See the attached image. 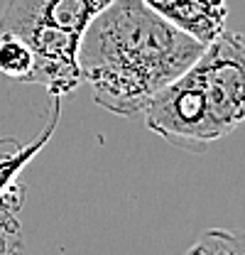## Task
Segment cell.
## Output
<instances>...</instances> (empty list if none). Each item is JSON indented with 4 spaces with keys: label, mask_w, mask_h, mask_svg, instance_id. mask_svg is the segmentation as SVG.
Wrapping results in <instances>:
<instances>
[{
    "label": "cell",
    "mask_w": 245,
    "mask_h": 255,
    "mask_svg": "<svg viewBox=\"0 0 245 255\" xmlns=\"http://www.w3.org/2000/svg\"><path fill=\"white\" fill-rule=\"evenodd\" d=\"M147 130L184 150H204L245 121V37L223 32L142 111Z\"/></svg>",
    "instance_id": "cell-2"
},
{
    "label": "cell",
    "mask_w": 245,
    "mask_h": 255,
    "mask_svg": "<svg viewBox=\"0 0 245 255\" xmlns=\"http://www.w3.org/2000/svg\"><path fill=\"white\" fill-rule=\"evenodd\" d=\"M162 20L186 32L204 47L226 32L228 0H142Z\"/></svg>",
    "instance_id": "cell-4"
},
{
    "label": "cell",
    "mask_w": 245,
    "mask_h": 255,
    "mask_svg": "<svg viewBox=\"0 0 245 255\" xmlns=\"http://www.w3.org/2000/svg\"><path fill=\"white\" fill-rule=\"evenodd\" d=\"M204 44L162 20L142 0H113L81 39V79L98 106L135 116L204 54Z\"/></svg>",
    "instance_id": "cell-1"
},
{
    "label": "cell",
    "mask_w": 245,
    "mask_h": 255,
    "mask_svg": "<svg viewBox=\"0 0 245 255\" xmlns=\"http://www.w3.org/2000/svg\"><path fill=\"white\" fill-rule=\"evenodd\" d=\"M184 255H245V233L226 228L204 231Z\"/></svg>",
    "instance_id": "cell-6"
},
{
    "label": "cell",
    "mask_w": 245,
    "mask_h": 255,
    "mask_svg": "<svg viewBox=\"0 0 245 255\" xmlns=\"http://www.w3.org/2000/svg\"><path fill=\"white\" fill-rule=\"evenodd\" d=\"M34 71L32 49L15 34L0 32V74L15 81H30Z\"/></svg>",
    "instance_id": "cell-5"
},
{
    "label": "cell",
    "mask_w": 245,
    "mask_h": 255,
    "mask_svg": "<svg viewBox=\"0 0 245 255\" xmlns=\"http://www.w3.org/2000/svg\"><path fill=\"white\" fill-rule=\"evenodd\" d=\"M113 0H7L0 32L20 37L34 54L30 84L52 96L71 94L84 79L79 66L81 39L96 15Z\"/></svg>",
    "instance_id": "cell-3"
}]
</instances>
